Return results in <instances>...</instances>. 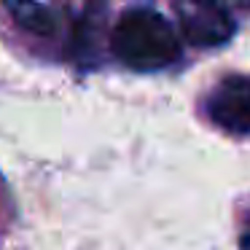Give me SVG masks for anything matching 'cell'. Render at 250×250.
I'll return each instance as SVG.
<instances>
[{
    "label": "cell",
    "instance_id": "6da1fadb",
    "mask_svg": "<svg viewBox=\"0 0 250 250\" xmlns=\"http://www.w3.org/2000/svg\"><path fill=\"white\" fill-rule=\"evenodd\" d=\"M113 54L132 70H162L180 57L172 24L153 8H129L113 27Z\"/></svg>",
    "mask_w": 250,
    "mask_h": 250
},
{
    "label": "cell",
    "instance_id": "277c9868",
    "mask_svg": "<svg viewBox=\"0 0 250 250\" xmlns=\"http://www.w3.org/2000/svg\"><path fill=\"white\" fill-rule=\"evenodd\" d=\"M8 11L14 14L19 27H24L33 35H51L57 27V19L51 14V8L41 6V3H11Z\"/></svg>",
    "mask_w": 250,
    "mask_h": 250
},
{
    "label": "cell",
    "instance_id": "7a4b0ae2",
    "mask_svg": "<svg viewBox=\"0 0 250 250\" xmlns=\"http://www.w3.org/2000/svg\"><path fill=\"white\" fill-rule=\"evenodd\" d=\"M207 116L229 135H250V78H223L207 97Z\"/></svg>",
    "mask_w": 250,
    "mask_h": 250
},
{
    "label": "cell",
    "instance_id": "3957f363",
    "mask_svg": "<svg viewBox=\"0 0 250 250\" xmlns=\"http://www.w3.org/2000/svg\"><path fill=\"white\" fill-rule=\"evenodd\" d=\"M180 33L191 46H221L234 35V19L221 6L210 3H194L180 6Z\"/></svg>",
    "mask_w": 250,
    "mask_h": 250
},
{
    "label": "cell",
    "instance_id": "5b68a950",
    "mask_svg": "<svg viewBox=\"0 0 250 250\" xmlns=\"http://www.w3.org/2000/svg\"><path fill=\"white\" fill-rule=\"evenodd\" d=\"M239 248H242V250H250V215H248V221H245L242 234H239Z\"/></svg>",
    "mask_w": 250,
    "mask_h": 250
}]
</instances>
